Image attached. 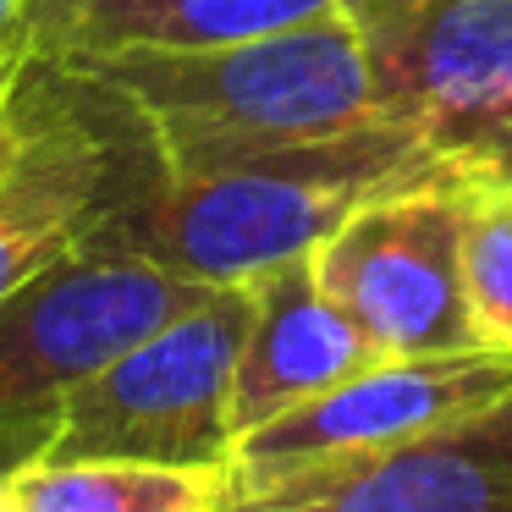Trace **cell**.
Returning a JSON list of instances; mask_svg holds the SVG:
<instances>
[{"instance_id":"52a82bcc","label":"cell","mask_w":512,"mask_h":512,"mask_svg":"<svg viewBox=\"0 0 512 512\" xmlns=\"http://www.w3.org/2000/svg\"><path fill=\"white\" fill-rule=\"evenodd\" d=\"M309 259L380 358L485 353L463 292V193L452 182L375 193Z\"/></svg>"},{"instance_id":"5bb4252c","label":"cell","mask_w":512,"mask_h":512,"mask_svg":"<svg viewBox=\"0 0 512 512\" xmlns=\"http://www.w3.org/2000/svg\"><path fill=\"white\" fill-rule=\"evenodd\" d=\"M61 0H0V89L17 83L39 56Z\"/></svg>"},{"instance_id":"7c38bea8","label":"cell","mask_w":512,"mask_h":512,"mask_svg":"<svg viewBox=\"0 0 512 512\" xmlns=\"http://www.w3.org/2000/svg\"><path fill=\"white\" fill-rule=\"evenodd\" d=\"M23 512H221L226 468H171L127 457L28 463L12 474Z\"/></svg>"},{"instance_id":"4fadbf2b","label":"cell","mask_w":512,"mask_h":512,"mask_svg":"<svg viewBox=\"0 0 512 512\" xmlns=\"http://www.w3.org/2000/svg\"><path fill=\"white\" fill-rule=\"evenodd\" d=\"M463 193V292L485 353L512 358V177L468 182Z\"/></svg>"},{"instance_id":"3957f363","label":"cell","mask_w":512,"mask_h":512,"mask_svg":"<svg viewBox=\"0 0 512 512\" xmlns=\"http://www.w3.org/2000/svg\"><path fill=\"white\" fill-rule=\"evenodd\" d=\"M171 160L116 89L39 56L0 133V298L160 193Z\"/></svg>"},{"instance_id":"8fae6325","label":"cell","mask_w":512,"mask_h":512,"mask_svg":"<svg viewBox=\"0 0 512 512\" xmlns=\"http://www.w3.org/2000/svg\"><path fill=\"white\" fill-rule=\"evenodd\" d=\"M347 0H61L50 17V56H111V50H210L281 34L336 12Z\"/></svg>"},{"instance_id":"5b68a950","label":"cell","mask_w":512,"mask_h":512,"mask_svg":"<svg viewBox=\"0 0 512 512\" xmlns=\"http://www.w3.org/2000/svg\"><path fill=\"white\" fill-rule=\"evenodd\" d=\"M254 314V287H215L116 364L83 380L56 413L39 463L127 457L171 468L232 463V375Z\"/></svg>"},{"instance_id":"ba28073f","label":"cell","mask_w":512,"mask_h":512,"mask_svg":"<svg viewBox=\"0 0 512 512\" xmlns=\"http://www.w3.org/2000/svg\"><path fill=\"white\" fill-rule=\"evenodd\" d=\"M512 391V358L501 353H441V358H380L375 369L298 402L232 446L226 496L259 490L287 474L353 463L386 452L435 424L474 413Z\"/></svg>"},{"instance_id":"30bf717a","label":"cell","mask_w":512,"mask_h":512,"mask_svg":"<svg viewBox=\"0 0 512 512\" xmlns=\"http://www.w3.org/2000/svg\"><path fill=\"white\" fill-rule=\"evenodd\" d=\"M375 364L380 353L325 298L314 259H292L254 281V314H248V336L232 375V435L243 441L259 424L281 419L298 402Z\"/></svg>"},{"instance_id":"6da1fadb","label":"cell","mask_w":512,"mask_h":512,"mask_svg":"<svg viewBox=\"0 0 512 512\" xmlns=\"http://www.w3.org/2000/svg\"><path fill=\"white\" fill-rule=\"evenodd\" d=\"M67 61L116 89L155 127L182 177L402 133L380 105L375 67L347 6L243 45L111 50Z\"/></svg>"},{"instance_id":"9c48e42d","label":"cell","mask_w":512,"mask_h":512,"mask_svg":"<svg viewBox=\"0 0 512 512\" xmlns=\"http://www.w3.org/2000/svg\"><path fill=\"white\" fill-rule=\"evenodd\" d=\"M221 512H512V391L386 452L232 490Z\"/></svg>"},{"instance_id":"277c9868","label":"cell","mask_w":512,"mask_h":512,"mask_svg":"<svg viewBox=\"0 0 512 512\" xmlns=\"http://www.w3.org/2000/svg\"><path fill=\"white\" fill-rule=\"evenodd\" d=\"M215 287L127 248H78L0 298V479L39 463L83 380Z\"/></svg>"},{"instance_id":"8992f818","label":"cell","mask_w":512,"mask_h":512,"mask_svg":"<svg viewBox=\"0 0 512 512\" xmlns=\"http://www.w3.org/2000/svg\"><path fill=\"white\" fill-rule=\"evenodd\" d=\"M386 116L452 188L512 177V0H347Z\"/></svg>"},{"instance_id":"9a60e30c","label":"cell","mask_w":512,"mask_h":512,"mask_svg":"<svg viewBox=\"0 0 512 512\" xmlns=\"http://www.w3.org/2000/svg\"><path fill=\"white\" fill-rule=\"evenodd\" d=\"M0 512H23V501H17L12 479H0Z\"/></svg>"},{"instance_id":"2e32d148","label":"cell","mask_w":512,"mask_h":512,"mask_svg":"<svg viewBox=\"0 0 512 512\" xmlns=\"http://www.w3.org/2000/svg\"><path fill=\"white\" fill-rule=\"evenodd\" d=\"M12 94H17V83H6V89H0V133H6V111H12Z\"/></svg>"},{"instance_id":"7a4b0ae2","label":"cell","mask_w":512,"mask_h":512,"mask_svg":"<svg viewBox=\"0 0 512 512\" xmlns=\"http://www.w3.org/2000/svg\"><path fill=\"white\" fill-rule=\"evenodd\" d=\"M408 182H446L408 133H369L232 171H171L155 199L83 248H127L204 287H254L309 259L364 199Z\"/></svg>"}]
</instances>
